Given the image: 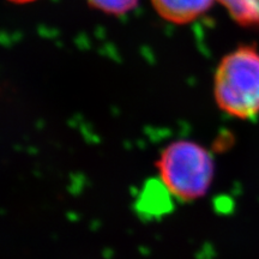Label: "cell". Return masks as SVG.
Returning <instances> with one entry per match:
<instances>
[{"mask_svg": "<svg viewBox=\"0 0 259 259\" xmlns=\"http://www.w3.org/2000/svg\"><path fill=\"white\" fill-rule=\"evenodd\" d=\"M216 102L227 114L240 119L259 113V53L239 47L223 58L215 74Z\"/></svg>", "mask_w": 259, "mask_h": 259, "instance_id": "obj_1", "label": "cell"}, {"mask_svg": "<svg viewBox=\"0 0 259 259\" xmlns=\"http://www.w3.org/2000/svg\"><path fill=\"white\" fill-rule=\"evenodd\" d=\"M157 169L161 183L171 196L191 202L208 192L213 177V161L205 148L193 142H174L162 151Z\"/></svg>", "mask_w": 259, "mask_h": 259, "instance_id": "obj_2", "label": "cell"}, {"mask_svg": "<svg viewBox=\"0 0 259 259\" xmlns=\"http://www.w3.org/2000/svg\"><path fill=\"white\" fill-rule=\"evenodd\" d=\"M162 18L177 24L194 21L211 8L213 0H151Z\"/></svg>", "mask_w": 259, "mask_h": 259, "instance_id": "obj_3", "label": "cell"}, {"mask_svg": "<svg viewBox=\"0 0 259 259\" xmlns=\"http://www.w3.org/2000/svg\"><path fill=\"white\" fill-rule=\"evenodd\" d=\"M234 21L244 27L259 28V0H220Z\"/></svg>", "mask_w": 259, "mask_h": 259, "instance_id": "obj_4", "label": "cell"}, {"mask_svg": "<svg viewBox=\"0 0 259 259\" xmlns=\"http://www.w3.org/2000/svg\"><path fill=\"white\" fill-rule=\"evenodd\" d=\"M168 190L163 184H149L143 191L142 198L139 200L142 210L147 213H162L166 211L167 206L169 205V199L167 196Z\"/></svg>", "mask_w": 259, "mask_h": 259, "instance_id": "obj_5", "label": "cell"}, {"mask_svg": "<svg viewBox=\"0 0 259 259\" xmlns=\"http://www.w3.org/2000/svg\"><path fill=\"white\" fill-rule=\"evenodd\" d=\"M94 9L111 15H122L131 11L138 0H88Z\"/></svg>", "mask_w": 259, "mask_h": 259, "instance_id": "obj_6", "label": "cell"}, {"mask_svg": "<svg viewBox=\"0 0 259 259\" xmlns=\"http://www.w3.org/2000/svg\"><path fill=\"white\" fill-rule=\"evenodd\" d=\"M12 3H17V4H25V3H30L34 2V0H10Z\"/></svg>", "mask_w": 259, "mask_h": 259, "instance_id": "obj_7", "label": "cell"}]
</instances>
